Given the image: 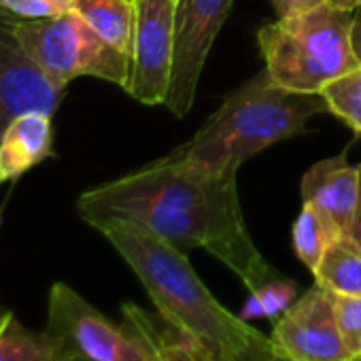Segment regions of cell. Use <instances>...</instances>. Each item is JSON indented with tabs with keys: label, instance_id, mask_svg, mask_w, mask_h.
<instances>
[{
	"label": "cell",
	"instance_id": "ffe728a7",
	"mask_svg": "<svg viewBox=\"0 0 361 361\" xmlns=\"http://www.w3.org/2000/svg\"><path fill=\"white\" fill-rule=\"evenodd\" d=\"M340 336L353 359H361V295H334Z\"/></svg>",
	"mask_w": 361,
	"mask_h": 361
},
{
	"label": "cell",
	"instance_id": "5b68a950",
	"mask_svg": "<svg viewBox=\"0 0 361 361\" xmlns=\"http://www.w3.org/2000/svg\"><path fill=\"white\" fill-rule=\"evenodd\" d=\"M11 24L26 54L56 87L64 90L77 77H96L126 90L130 58L104 43L75 11Z\"/></svg>",
	"mask_w": 361,
	"mask_h": 361
},
{
	"label": "cell",
	"instance_id": "277c9868",
	"mask_svg": "<svg viewBox=\"0 0 361 361\" xmlns=\"http://www.w3.org/2000/svg\"><path fill=\"white\" fill-rule=\"evenodd\" d=\"M350 30L353 11L329 3L279 18L257 32L264 71L285 90L321 94L327 83L359 64Z\"/></svg>",
	"mask_w": 361,
	"mask_h": 361
},
{
	"label": "cell",
	"instance_id": "484cf974",
	"mask_svg": "<svg viewBox=\"0 0 361 361\" xmlns=\"http://www.w3.org/2000/svg\"><path fill=\"white\" fill-rule=\"evenodd\" d=\"M325 3H329L331 7L344 9V11H355L361 0H325Z\"/></svg>",
	"mask_w": 361,
	"mask_h": 361
},
{
	"label": "cell",
	"instance_id": "ba28073f",
	"mask_svg": "<svg viewBox=\"0 0 361 361\" xmlns=\"http://www.w3.org/2000/svg\"><path fill=\"white\" fill-rule=\"evenodd\" d=\"M268 340L285 361H355L338 329L334 293L317 283L274 321Z\"/></svg>",
	"mask_w": 361,
	"mask_h": 361
},
{
	"label": "cell",
	"instance_id": "e0dca14e",
	"mask_svg": "<svg viewBox=\"0 0 361 361\" xmlns=\"http://www.w3.org/2000/svg\"><path fill=\"white\" fill-rule=\"evenodd\" d=\"M340 236L344 234L338 230V226L331 221L327 213H323L319 207L310 202H302V211L293 224L291 238L295 255L310 272L317 268L327 247Z\"/></svg>",
	"mask_w": 361,
	"mask_h": 361
},
{
	"label": "cell",
	"instance_id": "d6986e66",
	"mask_svg": "<svg viewBox=\"0 0 361 361\" xmlns=\"http://www.w3.org/2000/svg\"><path fill=\"white\" fill-rule=\"evenodd\" d=\"M295 300H298V285L291 279L283 276L262 285L255 291H249V300L238 312V319L245 323L251 319H270L274 323Z\"/></svg>",
	"mask_w": 361,
	"mask_h": 361
},
{
	"label": "cell",
	"instance_id": "8fae6325",
	"mask_svg": "<svg viewBox=\"0 0 361 361\" xmlns=\"http://www.w3.org/2000/svg\"><path fill=\"white\" fill-rule=\"evenodd\" d=\"M359 166H350L346 155L340 153L308 168L302 178V202L319 207L342 234H348L359 200Z\"/></svg>",
	"mask_w": 361,
	"mask_h": 361
},
{
	"label": "cell",
	"instance_id": "9a60e30c",
	"mask_svg": "<svg viewBox=\"0 0 361 361\" xmlns=\"http://www.w3.org/2000/svg\"><path fill=\"white\" fill-rule=\"evenodd\" d=\"M314 283L334 295H361V249L348 236L336 238L312 270Z\"/></svg>",
	"mask_w": 361,
	"mask_h": 361
},
{
	"label": "cell",
	"instance_id": "6da1fadb",
	"mask_svg": "<svg viewBox=\"0 0 361 361\" xmlns=\"http://www.w3.org/2000/svg\"><path fill=\"white\" fill-rule=\"evenodd\" d=\"M236 176L238 172L211 170L172 151L85 190L77 213L92 228L109 221L142 228L185 255L204 249L255 291L283 274L266 262L247 230Z\"/></svg>",
	"mask_w": 361,
	"mask_h": 361
},
{
	"label": "cell",
	"instance_id": "7c38bea8",
	"mask_svg": "<svg viewBox=\"0 0 361 361\" xmlns=\"http://www.w3.org/2000/svg\"><path fill=\"white\" fill-rule=\"evenodd\" d=\"M51 115L26 113L13 119L0 136V185L20 178L24 172L51 155Z\"/></svg>",
	"mask_w": 361,
	"mask_h": 361
},
{
	"label": "cell",
	"instance_id": "4316f807",
	"mask_svg": "<svg viewBox=\"0 0 361 361\" xmlns=\"http://www.w3.org/2000/svg\"><path fill=\"white\" fill-rule=\"evenodd\" d=\"M123 325H126V323H123ZM126 327H128V325H126ZM128 329H130V327H128ZM130 331H132V329H130ZM132 334H134V331H132ZM134 336H136V334H134ZM138 338H140V336H138ZM140 342L145 344V350H147V355H145V361H164V359H161V357H159V355H157V353H155V350H153V348H151V346H149L145 340H142V338H140Z\"/></svg>",
	"mask_w": 361,
	"mask_h": 361
},
{
	"label": "cell",
	"instance_id": "2e32d148",
	"mask_svg": "<svg viewBox=\"0 0 361 361\" xmlns=\"http://www.w3.org/2000/svg\"><path fill=\"white\" fill-rule=\"evenodd\" d=\"M0 361H66V357L47 331H30L13 312H0Z\"/></svg>",
	"mask_w": 361,
	"mask_h": 361
},
{
	"label": "cell",
	"instance_id": "3957f363",
	"mask_svg": "<svg viewBox=\"0 0 361 361\" xmlns=\"http://www.w3.org/2000/svg\"><path fill=\"white\" fill-rule=\"evenodd\" d=\"M325 111L321 94L285 90L262 71L232 92L196 136L174 153L211 170L238 172L249 157L302 134L308 119Z\"/></svg>",
	"mask_w": 361,
	"mask_h": 361
},
{
	"label": "cell",
	"instance_id": "603a6c76",
	"mask_svg": "<svg viewBox=\"0 0 361 361\" xmlns=\"http://www.w3.org/2000/svg\"><path fill=\"white\" fill-rule=\"evenodd\" d=\"M321 3H325V0H272V7H274L279 18H287V16L306 11V9L321 5Z\"/></svg>",
	"mask_w": 361,
	"mask_h": 361
},
{
	"label": "cell",
	"instance_id": "7402d4cb",
	"mask_svg": "<svg viewBox=\"0 0 361 361\" xmlns=\"http://www.w3.org/2000/svg\"><path fill=\"white\" fill-rule=\"evenodd\" d=\"M236 361H285V359H279L272 348H270V340L268 336H262L243 357H238ZM355 361H361V359H355Z\"/></svg>",
	"mask_w": 361,
	"mask_h": 361
},
{
	"label": "cell",
	"instance_id": "44dd1931",
	"mask_svg": "<svg viewBox=\"0 0 361 361\" xmlns=\"http://www.w3.org/2000/svg\"><path fill=\"white\" fill-rule=\"evenodd\" d=\"M77 0H0V9L20 20H47L75 11Z\"/></svg>",
	"mask_w": 361,
	"mask_h": 361
},
{
	"label": "cell",
	"instance_id": "52a82bcc",
	"mask_svg": "<svg viewBox=\"0 0 361 361\" xmlns=\"http://www.w3.org/2000/svg\"><path fill=\"white\" fill-rule=\"evenodd\" d=\"M232 5L234 0H176L174 64L166 106L178 119L194 106L200 75Z\"/></svg>",
	"mask_w": 361,
	"mask_h": 361
},
{
	"label": "cell",
	"instance_id": "7a4b0ae2",
	"mask_svg": "<svg viewBox=\"0 0 361 361\" xmlns=\"http://www.w3.org/2000/svg\"><path fill=\"white\" fill-rule=\"evenodd\" d=\"M96 230L138 276L157 314L204 344L217 361H236L264 336L219 304L188 255L159 236L119 221L100 224Z\"/></svg>",
	"mask_w": 361,
	"mask_h": 361
},
{
	"label": "cell",
	"instance_id": "d4e9b609",
	"mask_svg": "<svg viewBox=\"0 0 361 361\" xmlns=\"http://www.w3.org/2000/svg\"><path fill=\"white\" fill-rule=\"evenodd\" d=\"M359 172H361V164H359ZM348 236H350V238L359 245V249H361V183H359V200H357V209H355V217H353Z\"/></svg>",
	"mask_w": 361,
	"mask_h": 361
},
{
	"label": "cell",
	"instance_id": "30bf717a",
	"mask_svg": "<svg viewBox=\"0 0 361 361\" xmlns=\"http://www.w3.org/2000/svg\"><path fill=\"white\" fill-rule=\"evenodd\" d=\"M62 96L64 90L56 87L26 54L13 24L0 20V136L26 113L54 117Z\"/></svg>",
	"mask_w": 361,
	"mask_h": 361
},
{
	"label": "cell",
	"instance_id": "cb8c5ba5",
	"mask_svg": "<svg viewBox=\"0 0 361 361\" xmlns=\"http://www.w3.org/2000/svg\"><path fill=\"white\" fill-rule=\"evenodd\" d=\"M350 39H353V49L361 62V3L359 7L353 11V30H350Z\"/></svg>",
	"mask_w": 361,
	"mask_h": 361
},
{
	"label": "cell",
	"instance_id": "5bb4252c",
	"mask_svg": "<svg viewBox=\"0 0 361 361\" xmlns=\"http://www.w3.org/2000/svg\"><path fill=\"white\" fill-rule=\"evenodd\" d=\"M75 13L111 47L132 62L136 32V0H77Z\"/></svg>",
	"mask_w": 361,
	"mask_h": 361
},
{
	"label": "cell",
	"instance_id": "8992f818",
	"mask_svg": "<svg viewBox=\"0 0 361 361\" xmlns=\"http://www.w3.org/2000/svg\"><path fill=\"white\" fill-rule=\"evenodd\" d=\"M66 361H145V344L123 323L117 325L66 283L49 291L47 327Z\"/></svg>",
	"mask_w": 361,
	"mask_h": 361
},
{
	"label": "cell",
	"instance_id": "4fadbf2b",
	"mask_svg": "<svg viewBox=\"0 0 361 361\" xmlns=\"http://www.w3.org/2000/svg\"><path fill=\"white\" fill-rule=\"evenodd\" d=\"M123 323L140 336L164 361H217L196 338L174 329L159 314L153 317L145 308L126 302L121 306Z\"/></svg>",
	"mask_w": 361,
	"mask_h": 361
},
{
	"label": "cell",
	"instance_id": "9c48e42d",
	"mask_svg": "<svg viewBox=\"0 0 361 361\" xmlns=\"http://www.w3.org/2000/svg\"><path fill=\"white\" fill-rule=\"evenodd\" d=\"M176 0H136V32L126 92L147 106L166 104L174 64Z\"/></svg>",
	"mask_w": 361,
	"mask_h": 361
},
{
	"label": "cell",
	"instance_id": "ac0fdd59",
	"mask_svg": "<svg viewBox=\"0 0 361 361\" xmlns=\"http://www.w3.org/2000/svg\"><path fill=\"white\" fill-rule=\"evenodd\" d=\"M321 96L331 115L342 119L353 132L361 134V62L327 83Z\"/></svg>",
	"mask_w": 361,
	"mask_h": 361
}]
</instances>
